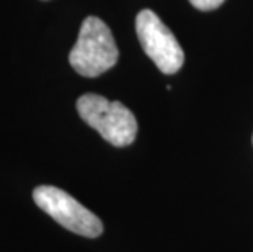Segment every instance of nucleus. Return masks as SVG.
Here are the masks:
<instances>
[{
  "instance_id": "f257e3e1",
  "label": "nucleus",
  "mask_w": 253,
  "mask_h": 252,
  "mask_svg": "<svg viewBox=\"0 0 253 252\" xmlns=\"http://www.w3.org/2000/svg\"><path fill=\"white\" fill-rule=\"evenodd\" d=\"M120 51L111 30L98 17H87L79 31L69 62L84 77H98L118 61Z\"/></svg>"
},
{
  "instance_id": "f03ea898",
  "label": "nucleus",
  "mask_w": 253,
  "mask_h": 252,
  "mask_svg": "<svg viewBox=\"0 0 253 252\" xmlns=\"http://www.w3.org/2000/svg\"><path fill=\"white\" fill-rule=\"evenodd\" d=\"M77 111L88 126L116 148L129 146L137 136L136 116L121 101H110L101 95L85 94L77 100Z\"/></svg>"
},
{
  "instance_id": "7ed1b4c3",
  "label": "nucleus",
  "mask_w": 253,
  "mask_h": 252,
  "mask_svg": "<svg viewBox=\"0 0 253 252\" xmlns=\"http://www.w3.org/2000/svg\"><path fill=\"white\" fill-rule=\"evenodd\" d=\"M33 200L42 211L75 234L98 238L103 233V223L96 214L79 203L72 195L52 185H40L33 192Z\"/></svg>"
},
{
  "instance_id": "20e7f679",
  "label": "nucleus",
  "mask_w": 253,
  "mask_h": 252,
  "mask_svg": "<svg viewBox=\"0 0 253 252\" xmlns=\"http://www.w3.org/2000/svg\"><path fill=\"white\" fill-rule=\"evenodd\" d=\"M136 33L144 52L154 61L160 72L175 74L185 62L180 43L152 10H141L136 17Z\"/></svg>"
},
{
  "instance_id": "39448f33",
  "label": "nucleus",
  "mask_w": 253,
  "mask_h": 252,
  "mask_svg": "<svg viewBox=\"0 0 253 252\" xmlns=\"http://www.w3.org/2000/svg\"><path fill=\"white\" fill-rule=\"evenodd\" d=\"M193 7H196L198 10H203V12H208V10H214L220 7L224 3V0H190Z\"/></svg>"
}]
</instances>
